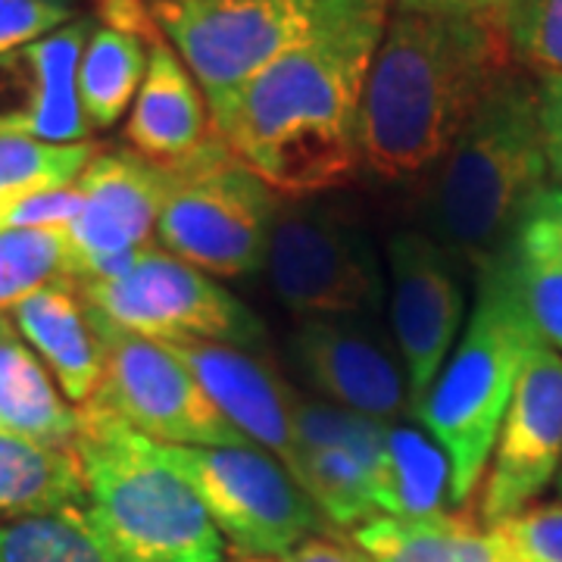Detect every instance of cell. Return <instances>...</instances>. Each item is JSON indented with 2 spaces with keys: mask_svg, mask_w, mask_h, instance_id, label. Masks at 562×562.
Returning a JSON list of instances; mask_svg holds the SVG:
<instances>
[{
  "mask_svg": "<svg viewBox=\"0 0 562 562\" xmlns=\"http://www.w3.org/2000/svg\"><path fill=\"white\" fill-rule=\"evenodd\" d=\"M350 535L369 562H528L503 528L450 509L428 519L375 516Z\"/></svg>",
  "mask_w": 562,
  "mask_h": 562,
  "instance_id": "obj_21",
  "label": "cell"
},
{
  "mask_svg": "<svg viewBox=\"0 0 562 562\" xmlns=\"http://www.w3.org/2000/svg\"><path fill=\"white\" fill-rule=\"evenodd\" d=\"M453 506V469L425 428L391 425L375 479V509L394 519H428Z\"/></svg>",
  "mask_w": 562,
  "mask_h": 562,
  "instance_id": "obj_24",
  "label": "cell"
},
{
  "mask_svg": "<svg viewBox=\"0 0 562 562\" xmlns=\"http://www.w3.org/2000/svg\"><path fill=\"white\" fill-rule=\"evenodd\" d=\"M79 16L76 0H0V54L47 38Z\"/></svg>",
  "mask_w": 562,
  "mask_h": 562,
  "instance_id": "obj_31",
  "label": "cell"
},
{
  "mask_svg": "<svg viewBox=\"0 0 562 562\" xmlns=\"http://www.w3.org/2000/svg\"><path fill=\"white\" fill-rule=\"evenodd\" d=\"M550 184L538 81L509 69L435 169L428 235L479 276L513 244Z\"/></svg>",
  "mask_w": 562,
  "mask_h": 562,
  "instance_id": "obj_3",
  "label": "cell"
},
{
  "mask_svg": "<svg viewBox=\"0 0 562 562\" xmlns=\"http://www.w3.org/2000/svg\"><path fill=\"white\" fill-rule=\"evenodd\" d=\"M213 135L210 106L201 85L191 76L176 47L160 32L150 38V60L128 110V147L157 166H172L191 157Z\"/></svg>",
  "mask_w": 562,
  "mask_h": 562,
  "instance_id": "obj_19",
  "label": "cell"
},
{
  "mask_svg": "<svg viewBox=\"0 0 562 562\" xmlns=\"http://www.w3.org/2000/svg\"><path fill=\"white\" fill-rule=\"evenodd\" d=\"M276 562H366L357 547H347V543L335 541V538H322L313 535L303 543H297L291 553H284Z\"/></svg>",
  "mask_w": 562,
  "mask_h": 562,
  "instance_id": "obj_36",
  "label": "cell"
},
{
  "mask_svg": "<svg viewBox=\"0 0 562 562\" xmlns=\"http://www.w3.org/2000/svg\"><path fill=\"white\" fill-rule=\"evenodd\" d=\"M94 16H79L47 38L0 54V138L44 144L88 140L79 103V60Z\"/></svg>",
  "mask_w": 562,
  "mask_h": 562,
  "instance_id": "obj_17",
  "label": "cell"
},
{
  "mask_svg": "<svg viewBox=\"0 0 562 562\" xmlns=\"http://www.w3.org/2000/svg\"><path fill=\"white\" fill-rule=\"evenodd\" d=\"M166 166L135 150H98L81 169V213L66 232L72 281H106L128 272L157 235L166 201Z\"/></svg>",
  "mask_w": 562,
  "mask_h": 562,
  "instance_id": "obj_13",
  "label": "cell"
},
{
  "mask_svg": "<svg viewBox=\"0 0 562 562\" xmlns=\"http://www.w3.org/2000/svg\"><path fill=\"white\" fill-rule=\"evenodd\" d=\"M81 213V188L60 184L0 206V232H69Z\"/></svg>",
  "mask_w": 562,
  "mask_h": 562,
  "instance_id": "obj_32",
  "label": "cell"
},
{
  "mask_svg": "<svg viewBox=\"0 0 562 562\" xmlns=\"http://www.w3.org/2000/svg\"><path fill=\"white\" fill-rule=\"evenodd\" d=\"M85 516L113 562H225V538L162 447L101 403L79 406Z\"/></svg>",
  "mask_w": 562,
  "mask_h": 562,
  "instance_id": "obj_4",
  "label": "cell"
},
{
  "mask_svg": "<svg viewBox=\"0 0 562 562\" xmlns=\"http://www.w3.org/2000/svg\"><path fill=\"white\" fill-rule=\"evenodd\" d=\"M497 528L528 562H562V503H531Z\"/></svg>",
  "mask_w": 562,
  "mask_h": 562,
  "instance_id": "obj_34",
  "label": "cell"
},
{
  "mask_svg": "<svg viewBox=\"0 0 562 562\" xmlns=\"http://www.w3.org/2000/svg\"><path fill=\"white\" fill-rule=\"evenodd\" d=\"M557 494H560V503H562V465H560V475H557Z\"/></svg>",
  "mask_w": 562,
  "mask_h": 562,
  "instance_id": "obj_38",
  "label": "cell"
},
{
  "mask_svg": "<svg viewBox=\"0 0 562 562\" xmlns=\"http://www.w3.org/2000/svg\"><path fill=\"white\" fill-rule=\"evenodd\" d=\"M166 347L191 369L232 428L288 465L301 394H294L269 362L232 344L172 341Z\"/></svg>",
  "mask_w": 562,
  "mask_h": 562,
  "instance_id": "obj_18",
  "label": "cell"
},
{
  "mask_svg": "<svg viewBox=\"0 0 562 562\" xmlns=\"http://www.w3.org/2000/svg\"><path fill=\"white\" fill-rule=\"evenodd\" d=\"M497 20L519 72L535 81L562 79V0H506Z\"/></svg>",
  "mask_w": 562,
  "mask_h": 562,
  "instance_id": "obj_29",
  "label": "cell"
},
{
  "mask_svg": "<svg viewBox=\"0 0 562 562\" xmlns=\"http://www.w3.org/2000/svg\"><path fill=\"white\" fill-rule=\"evenodd\" d=\"M562 465V353L535 341L482 482V522H509L557 482Z\"/></svg>",
  "mask_w": 562,
  "mask_h": 562,
  "instance_id": "obj_14",
  "label": "cell"
},
{
  "mask_svg": "<svg viewBox=\"0 0 562 562\" xmlns=\"http://www.w3.org/2000/svg\"><path fill=\"white\" fill-rule=\"evenodd\" d=\"M509 266L525 310L538 325L543 341L562 353V269L553 262L531 260L509 247Z\"/></svg>",
  "mask_w": 562,
  "mask_h": 562,
  "instance_id": "obj_30",
  "label": "cell"
},
{
  "mask_svg": "<svg viewBox=\"0 0 562 562\" xmlns=\"http://www.w3.org/2000/svg\"><path fill=\"white\" fill-rule=\"evenodd\" d=\"M538 338L541 331L519 297L506 247L479 272L472 316L416 413L450 460L453 506H465L482 487L503 416Z\"/></svg>",
  "mask_w": 562,
  "mask_h": 562,
  "instance_id": "obj_5",
  "label": "cell"
},
{
  "mask_svg": "<svg viewBox=\"0 0 562 562\" xmlns=\"http://www.w3.org/2000/svg\"><path fill=\"white\" fill-rule=\"evenodd\" d=\"M509 247L519 250L522 257L553 262L562 269V184H550L531 203Z\"/></svg>",
  "mask_w": 562,
  "mask_h": 562,
  "instance_id": "obj_33",
  "label": "cell"
},
{
  "mask_svg": "<svg viewBox=\"0 0 562 562\" xmlns=\"http://www.w3.org/2000/svg\"><path fill=\"white\" fill-rule=\"evenodd\" d=\"M538 113L550 179L562 184V79L538 81Z\"/></svg>",
  "mask_w": 562,
  "mask_h": 562,
  "instance_id": "obj_35",
  "label": "cell"
},
{
  "mask_svg": "<svg viewBox=\"0 0 562 562\" xmlns=\"http://www.w3.org/2000/svg\"><path fill=\"white\" fill-rule=\"evenodd\" d=\"M25 344L38 353L63 397L76 406L94 401L103 375V347L76 284L54 281L10 310Z\"/></svg>",
  "mask_w": 562,
  "mask_h": 562,
  "instance_id": "obj_20",
  "label": "cell"
},
{
  "mask_svg": "<svg viewBox=\"0 0 562 562\" xmlns=\"http://www.w3.org/2000/svg\"><path fill=\"white\" fill-rule=\"evenodd\" d=\"M157 241L213 279L254 276L266 266L279 194L213 132L191 157L166 166Z\"/></svg>",
  "mask_w": 562,
  "mask_h": 562,
  "instance_id": "obj_6",
  "label": "cell"
},
{
  "mask_svg": "<svg viewBox=\"0 0 562 562\" xmlns=\"http://www.w3.org/2000/svg\"><path fill=\"white\" fill-rule=\"evenodd\" d=\"M0 431L54 447H76L79 406L25 344L10 313H0Z\"/></svg>",
  "mask_w": 562,
  "mask_h": 562,
  "instance_id": "obj_22",
  "label": "cell"
},
{
  "mask_svg": "<svg viewBox=\"0 0 562 562\" xmlns=\"http://www.w3.org/2000/svg\"><path fill=\"white\" fill-rule=\"evenodd\" d=\"M85 475L76 447L0 431V519H35L85 506Z\"/></svg>",
  "mask_w": 562,
  "mask_h": 562,
  "instance_id": "obj_23",
  "label": "cell"
},
{
  "mask_svg": "<svg viewBox=\"0 0 562 562\" xmlns=\"http://www.w3.org/2000/svg\"><path fill=\"white\" fill-rule=\"evenodd\" d=\"M160 447L162 457L198 491L213 525L238 557L281 560L322 525L319 509L294 482L288 465L254 443Z\"/></svg>",
  "mask_w": 562,
  "mask_h": 562,
  "instance_id": "obj_10",
  "label": "cell"
},
{
  "mask_svg": "<svg viewBox=\"0 0 562 562\" xmlns=\"http://www.w3.org/2000/svg\"><path fill=\"white\" fill-rule=\"evenodd\" d=\"M394 0H362L260 69L213 132L279 198H319L362 169V98Z\"/></svg>",
  "mask_w": 562,
  "mask_h": 562,
  "instance_id": "obj_1",
  "label": "cell"
},
{
  "mask_svg": "<svg viewBox=\"0 0 562 562\" xmlns=\"http://www.w3.org/2000/svg\"><path fill=\"white\" fill-rule=\"evenodd\" d=\"M387 428V422L301 397L288 472L322 519L353 531L379 516L375 479Z\"/></svg>",
  "mask_w": 562,
  "mask_h": 562,
  "instance_id": "obj_15",
  "label": "cell"
},
{
  "mask_svg": "<svg viewBox=\"0 0 562 562\" xmlns=\"http://www.w3.org/2000/svg\"><path fill=\"white\" fill-rule=\"evenodd\" d=\"M366 562H369V560H366Z\"/></svg>",
  "mask_w": 562,
  "mask_h": 562,
  "instance_id": "obj_40",
  "label": "cell"
},
{
  "mask_svg": "<svg viewBox=\"0 0 562 562\" xmlns=\"http://www.w3.org/2000/svg\"><path fill=\"white\" fill-rule=\"evenodd\" d=\"M362 0H147L154 25L201 85L210 120L284 50Z\"/></svg>",
  "mask_w": 562,
  "mask_h": 562,
  "instance_id": "obj_7",
  "label": "cell"
},
{
  "mask_svg": "<svg viewBox=\"0 0 562 562\" xmlns=\"http://www.w3.org/2000/svg\"><path fill=\"white\" fill-rule=\"evenodd\" d=\"M0 562H113L85 506L0 525Z\"/></svg>",
  "mask_w": 562,
  "mask_h": 562,
  "instance_id": "obj_26",
  "label": "cell"
},
{
  "mask_svg": "<svg viewBox=\"0 0 562 562\" xmlns=\"http://www.w3.org/2000/svg\"><path fill=\"white\" fill-rule=\"evenodd\" d=\"M72 284L91 313L150 341H213L244 350L266 344V325L247 303L157 244L144 247L120 279Z\"/></svg>",
  "mask_w": 562,
  "mask_h": 562,
  "instance_id": "obj_9",
  "label": "cell"
},
{
  "mask_svg": "<svg viewBox=\"0 0 562 562\" xmlns=\"http://www.w3.org/2000/svg\"><path fill=\"white\" fill-rule=\"evenodd\" d=\"M391 328L401 350L409 413H419L465 325V288L457 260L428 232H397L384 247Z\"/></svg>",
  "mask_w": 562,
  "mask_h": 562,
  "instance_id": "obj_12",
  "label": "cell"
},
{
  "mask_svg": "<svg viewBox=\"0 0 562 562\" xmlns=\"http://www.w3.org/2000/svg\"><path fill=\"white\" fill-rule=\"evenodd\" d=\"M150 60V38L94 22L79 60V103L85 122L113 128L132 110Z\"/></svg>",
  "mask_w": 562,
  "mask_h": 562,
  "instance_id": "obj_25",
  "label": "cell"
},
{
  "mask_svg": "<svg viewBox=\"0 0 562 562\" xmlns=\"http://www.w3.org/2000/svg\"><path fill=\"white\" fill-rule=\"evenodd\" d=\"M103 347L94 403L157 443L244 447L250 443L206 397L191 369L160 341L132 335L88 310Z\"/></svg>",
  "mask_w": 562,
  "mask_h": 562,
  "instance_id": "obj_11",
  "label": "cell"
},
{
  "mask_svg": "<svg viewBox=\"0 0 562 562\" xmlns=\"http://www.w3.org/2000/svg\"><path fill=\"white\" fill-rule=\"evenodd\" d=\"M397 10L453 13V16H497L506 0H394Z\"/></svg>",
  "mask_w": 562,
  "mask_h": 562,
  "instance_id": "obj_37",
  "label": "cell"
},
{
  "mask_svg": "<svg viewBox=\"0 0 562 562\" xmlns=\"http://www.w3.org/2000/svg\"><path fill=\"white\" fill-rule=\"evenodd\" d=\"M66 279L72 281L66 232H0V313Z\"/></svg>",
  "mask_w": 562,
  "mask_h": 562,
  "instance_id": "obj_28",
  "label": "cell"
},
{
  "mask_svg": "<svg viewBox=\"0 0 562 562\" xmlns=\"http://www.w3.org/2000/svg\"><path fill=\"white\" fill-rule=\"evenodd\" d=\"M94 154L98 147L91 140L44 144L29 138H0V206L44 188L72 184Z\"/></svg>",
  "mask_w": 562,
  "mask_h": 562,
  "instance_id": "obj_27",
  "label": "cell"
},
{
  "mask_svg": "<svg viewBox=\"0 0 562 562\" xmlns=\"http://www.w3.org/2000/svg\"><path fill=\"white\" fill-rule=\"evenodd\" d=\"M266 272L276 297L303 319H366L387 294V272L366 225L319 198H279Z\"/></svg>",
  "mask_w": 562,
  "mask_h": 562,
  "instance_id": "obj_8",
  "label": "cell"
},
{
  "mask_svg": "<svg viewBox=\"0 0 562 562\" xmlns=\"http://www.w3.org/2000/svg\"><path fill=\"white\" fill-rule=\"evenodd\" d=\"M509 69L497 16L394 7L362 98V169L384 184L438 169Z\"/></svg>",
  "mask_w": 562,
  "mask_h": 562,
  "instance_id": "obj_2",
  "label": "cell"
},
{
  "mask_svg": "<svg viewBox=\"0 0 562 562\" xmlns=\"http://www.w3.org/2000/svg\"><path fill=\"white\" fill-rule=\"evenodd\" d=\"M288 347L291 360L319 401L387 425L409 413V384L401 350L391 347L369 319H303Z\"/></svg>",
  "mask_w": 562,
  "mask_h": 562,
  "instance_id": "obj_16",
  "label": "cell"
},
{
  "mask_svg": "<svg viewBox=\"0 0 562 562\" xmlns=\"http://www.w3.org/2000/svg\"><path fill=\"white\" fill-rule=\"evenodd\" d=\"M238 562H276V560H254V557H238Z\"/></svg>",
  "mask_w": 562,
  "mask_h": 562,
  "instance_id": "obj_39",
  "label": "cell"
}]
</instances>
